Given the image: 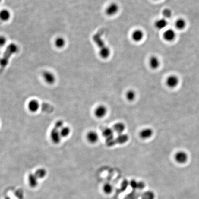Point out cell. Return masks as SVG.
Returning <instances> with one entry per match:
<instances>
[{
	"instance_id": "1",
	"label": "cell",
	"mask_w": 199,
	"mask_h": 199,
	"mask_svg": "<svg viewBox=\"0 0 199 199\" xmlns=\"http://www.w3.org/2000/svg\"><path fill=\"white\" fill-rule=\"evenodd\" d=\"M18 50L19 48L15 43H10L8 45L6 48L3 56L0 59V65L3 68L6 67L8 63L10 57L14 54L18 52Z\"/></svg>"
},
{
	"instance_id": "2",
	"label": "cell",
	"mask_w": 199,
	"mask_h": 199,
	"mask_svg": "<svg viewBox=\"0 0 199 199\" xmlns=\"http://www.w3.org/2000/svg\"><path fill=\"white\" fill-rule=\"evenodd\" d=\"M120 9L119 5L116 2L110 3L105 9V13L108 16L112 17L116 15L118 13Z\"/></svg>"
},
{
	"instance_id": "3",
	"label": "cell",
	"mask_w": 199,
	"mask_h": 199,
	"mask_svg": "<svg viewBox=\"0 0 199 199\" xmlns=\"http://www.w3.org/2000/svg\"><path fill=\"white\" fill-rule=\"evenodd\" d=\"M108 110L106 106L104 105H100L96 107L94 110V115L98 118H104L107 113Z\"/></svg>"
},
{
	"instance_id": "4",
	"label": "cell",
	"mask_w": 199,
	"mask_h": 199,
	"mask_svg": "<svg viewBox=\"0 0 199 199\" xmlns=\"http://www.w3.org/2000/svg\"><path fill=\"white\" fill-rule=\"evenodd\" d=\"M179 79L178 77L175 75H171L166 78V84L169 88L174 89L178 85Z\"/></svg>"
},
{
	"instance_id": "5",
	"label": "cell",
	"mask_w": 199,
	"mask_h": 199,
	"mask_svg": "<svg viewBox=\"0 0 199 199\" xmlns=\"http://www.w3.org/2000/svg\"><path fill=\"white\" fill-rule=\"evenodd\" d=\"M174 158L176 162L178 164H185L188 160V155L184 151H179L176 153L174 156Z\"/></svg>"
},
{
	"instance_id": "6",
	"label": "cell",
	"mask_w": 199,
	"mask_h": 199,
	"mask_svg": "<svg viewBox=\"0 0 199 199\" xmlns=\"http://www.w3.org/2000/svg\"><path fill=\"white\" fill-rule=\"evenodd\" d=\"M163 36V38L166 41L169 42H172L176 38V32L172 29H168L164 31Z\"/></svg>"
},
{
	"instance_id": "7",
	"label": "cell",
	"mask_w": 199,
	"mask_h": 199,
	"mask_svg": "<svg viewBox=\"0 0 199 199\" xmlns=\"http://www.w3.org/2000/svg\"><path fill=\"white\" fill-rule=\"evenodd\" d=\"M144 33L141 29H136L133 31L131 36L132 40L136 43L140 42L144 39Z\"/></svg>"
},
{
	"instance_id": "8",
	"label": "cell",
	"mask_w": 199,
	"mask_h": 199,
	"mask_svg": "<svg viewBox=\"0 0 199 199\" xmlns=\"http://www.w3.org/2000/svg\"><path fill=\"white\" fill-rule=\"evenodd\" d=\"M153 130L150 128H146L141 130L139 132V137L143 140H147L151 138L153 136Z\"/></svg>"
},
{
	"instance_id": "9",
	"label": "cell",
	"mask_w": 199,
	"mask_h": 199,
	"mask_svg": "<svg viewBox=\"0 0 199 199\" xmlns=\"http://www.w3.org/2000/svg\"><path fill=\"white\" fill-rule=\"evenodd\" d=\"M50 138L55 144H58L61 142L62 137L60 134V131L54 127L50 132Z\"/></svg>"
},
{
	"instance_id": "10",
	"label": "cell",
	"mask_w": 199,
	"mask_h": 199,
	"mask_svg": "<svg viewBox=\"0 0 199 199\" xmlns=\"http://www.w3.org/2000/svg\"><path fill=\"white\" fill-rule=\"evenodd\" d=\"M86 139L90 144H95L98 141L99 137L97 132L94 131H90L87 133Z\"/></svg>"
},
{
	"instance_id": "11",
	"label": "cell",
	"mask_w": 199,
	"mask_h": 199,
	"mask_svg": "<svg viewBox=\"0 0 199 199\" xmlns=\"http://www.w3.org/2000/svg\"><path fill=\"white\" fill-rule=\"evenodd\" d=\"M43 77L45 82L48 84H52L55 83L56 77L54 73L49 71H45L43 74Z\"/></svg>"
},
{
	"instance_id": "12",
	"label": "cell",
	"mask_w": 199,
	"mask_h": 199,
	"mask_svg": "<svg viewBox=\"0 0 199 199\" xmlns=\"http://www.w3.org/2000/svg\"><path fill=\"white\" fill-rule=\"evenodd\" d=\"M129 185L133 190H142L145 187V184L143 181H137L132 179L129 182Z\"/></svg>"
},
{
	"instance_id": "13",
	"label": "cell",
	"mask_w": 199,
	"mask_h": 199,
	"mask_svg": "<svg viewBox=\"0 0 199 199\" xmlns=\"http://www.w3.org/2000/svg\"><path fill=\"white\" fill-rule=\"evenodd\" d=\"M34 173H30L28 177V182L29 185L32 188H35L38 186L39 181Z\"/></svg>"
},
{
	"instance_id": "14",
	"label": "cell",
	"mask_w": 199,
	"mask_h": 199,
	"mask_svg": "<svg viewBox=\"0 0 199 199\" xmlns=\"http://www.w3.org/2000/svg\"><path fill=\"white\" fill-rule=\"evenodd\" d=\"M168 25L167 20L164 18L157 20L154 23V27L159 30L164 29Z\"/></svg>"
},
{
	"instance_id": "15",
	"label": "cell",
	"mask_w": 199,
	"mask_h": 199,
	"mask_svg": "<svg viewBox=\"0 0 199 199\" xmlns=\"http://www.w3.org/2000/svg\"><path fill=\"white\" fill-rule=\"evenodd\" d=\"M111 49L109 47L104 45L100 48L99 55L103 59H106L109 57L111 55Z\"/></svg>"
},
{
	"instance_id": "16",
	"label": "cell",
	"mask_w": 199,
	"mask_h": 199,
	"mask_svg": "<svg viewBox=\"0 0 199 199\" xmlns=\"http://www.w3.org/2000/svg\"><path fill=\"white\" fill-rule=\"evenodd\" d=\"M160 61L158 58L155 56H153L149 60V65L151 68L156 70L158 68L160 65Z\"/></svg>"
},
{
	"instance_id": "17",
	"label": "cell",
	"mask_w": 199,
	"mask_h": 199,
	"mask_svg": "<svg viewBox=\"0 0 199 199\" xmlns=\"http://www.w3.org/2000/svg\"><path fill=\"white\" fill-rule=\"evenodd\" d=\"M112 129H113L114 133L119 135L124 133L126 129V126L124 123L122 122H118L113 125Z\"/></svg>"
},
{
	"instance_id": "18",
	"label": "cell",
	"mask_w": 199,
	"mask_h": 199,
	"mask_svg": "<svg viewBox=\"0 0 199 199\" xmlns=\"http://www.w3.org/2000/svg\"><path fill=\"white\" fill-rule=\"evenodd\" d=\"M129 139V137L127 134L125 133L118 135V137L115 138L116 143L119 144H126Z\"/></svg>"
},
{
	"instance_id": "19",
	"label": "cell",
	"mask_w": 199,
	"mask_h": 199,
	"mask_svg": "<svg viewBox=\"0 0 199 199\" xmlns=\"http://www.w3.org/2000/svg\"><path fill=\"white\" fill-rule=\"evenodd\" d=\"M11 13L9 10L3 9L0 11V20L3 21H7L10 19Z\"/></svg>"
},
{
	"instance_id": "20",
	"label": "cell",
	"mask_w": 199,
	"mask_h": 199,
	"mask_svg": "<svg viewBox=\"0 0 199 199\" xmlns=\"http://www.w3.org/2000/svg\"><path fill=\"white\" fill-rule=\"evenodd\" d=\"M29 109L32 112H36L38 110L39 107V103L36 100H33L29 103L28 105Z\"/></svg>"
},
{
	"instance_id": "21",
	"label": "cell",
	"mask_w": 199,
	"mask_h": 199,
	"mask_svg": "<svg viewBox=\"0 0 199 199\" xmlns=\"http://www.w3.org/2000/svg\"><path fill=\"white\" fill-rule=\"evenodd\" d=\"M175 26L177 29L178 30H182L185 29L186 27V22L184 19L179 18L175 22Z\"/></svg>"
},
{
	"instance_id": "22",
	"label": "cell",
	"mask_w": 199,
	"mask_h": 199,
	"mask_svg": "<svg viewBox=\"0 0 199 199\" xmlns=\"http://www.w3.org/2000/svg\"><path fill=\"white\" fill-rule=\"evenodd\" d=\"M114 133V132L113 129L112 128H106L103 130L102 135L103 137L105 138L107 140L114 137H113Z\"/></svg>"
},
{
	"instance_id": "23",
	"label": "cell",
	"mask_w": 199,
	"mask_h": 199,
	"mask_svg": "<svg viewBox=\"0 0 199 199\" xmlns=\"http://www.w3.org/2000/svg\"><path fill=\"white\" fill-rule=\"evenodd\" d=\"M55 44L56 48L62 49L66 44V41L63 37H58L55 40Z\"/></svg>"
},
{
	"instance_id": "24",
	"label": "cell",
	"mask_w": 199,
	"mask_h": 199,
	"mask_svg": "<svg viewBox=\"0 0 199 199\" xmlns=\"http://www.w3.org/2000/svg\"><path fill=\"white\" fill-rule=\"evenodd\" d=\"M34 174L38 179H42L46 177L47 172L45 169L41 168L36 170Z\"/></svg>"
},
{
	"instance_id": "25",
	"label": "cell",
	"mask_w": 199,
	"mask_h": 199,
	"mask_svg": "<svg viewBox=\"0 0 199 199\" xmlns=\"http://www.w3.org/2000/svg\"><path fill=\"white\" fill-rule=\"evenodd\" d=\"M136 93L134 90H128L125 94L126 99L129 102H131L134 101L136 98Z\"/></svg>"
},
{
	"instance_id": "26",
	"label": "cell",
	"mask_w": 199,
	"mask_h": 199,
	"mask_svg": "<svg viewBox=\"0 0 199 199\" xmlns=\"http://www.w3.org/2000/svg\"><path fill=\"white\" fill-rule=\"evenodd\" d=\"M59 131H60V134H61L62 138L67 137H68L71 132L70 128L68 126H64Z\"/></svg>"
},
{
	"instance_id": "27",
	"label": "cell",
	"mask_w": 199,
	"mask_h": 199,
	"mask_svg": "<svg viewBox=\"0 0 199 199\" xmlns=\"http://www.w3.org/2000/svg\"><path fill=\"white\" fill-rule=\"evenodd\" d=\"M141 197V199H155V194L152 191L148 190L144 192Z\"/></svg>"
},
{
	"instance_id": "28",
	"label": "cell",
	"mask_w": 199,
	"mask_h": 199,
	"mask_svg": "<svg viewBox=\"0 0 199 199\" xmlns=\"http://www.w3.org/2000/svg\"><path fill=\"white\" fill-rule=\"evenodd\" d=\"M103 191L106 194H109L112 193L113 188L112 185L109 183H106L103 186Z\"/></svg>"
},
{
	"instance_id": "29",
	"label": "cell",
	"mask_w": 199,
	"mask_h": 199,
	"mask_svg": "<svg viewBox=\"0 0 199 199\" xmlns=\"http://www.w3.org/2000/svg\"><path fill=\"white\" fill-rule=\"evenodd\" d=\"M172 10L169 8H165L162 12L163 18L166 20L170 19L172 16Z\"/></svg>"
},
{
	"instance_id": "30",
	"label": "cell",
	"mask_w": 199,
	"mask_h": 199,
	"mask_svg": "<svg viewBox=\"0 0 199 199\" xmlns=\"http://www.w3.org/2000/svg\"><path fill=\"white\" fill-rule=\"evenodd\" d=\"M117 143H116V140L114 137L106 140V145L109 147L113 146L115 145Z\"/></svg>"
},
{
	"instance_id": "31",
	"label": "cell",
	"mask_w": 199,
	"mask_h": 199,
	"mask_svg": "<svg viewBox=\"0 0 199 199\" xmlns=\"http://www.w3.org/2000/svg\"><path fill=\"white\" fill-rule=\"evenodd\" d=\"M64 126V125L63 121L61 120H58L56 121V123H55V128L58 130H60V129H62L63 126Z\"/></svg>"
},
{
	"instance_id": "32",
	"label": "cell",
	"mask_w": 199,
	"mask_h": 199,
	"mask_svg": "<svg viewBox=\"0 0 199 199\" xmlns=\"http://www.w3.org/2000/svg\"><path fill=\"white\" fill-rule=\"evenodd\" d=\"M129 186V182L127 180H124L122 182L121 185V190L122 191H125L127 189V188Z\"/></svg>"
},
{
	"instance_id": "33",
	"label": "cell",
	"mask_w": 199,
	"mask_h": 199,
	"mask_svg": "<svg viewBox=\"0 0 199 199\" xmlns=\"http://www.w3.org/2000/svg\"><path fill=\"white\" fill-rule=\"evenodd\" d=\"M7 38L3 36H0V47L4 46L7 43Z\"/></svg>"
},
{
	"instance_id": "34",
	"label": "cell",
	"mask_w": 199,
	"mask_h": 199,
	"mask_svg": "<svg viewBox=\"0 0 199 199\" xmlns=\"http://www.w3.org/2000/svg\"><path fill=\"white\" fill-rule=\"evenodd\" d=\"M5 199H11V198H9V197H6Z\"/></svg>"
},
{
	"instance_id": "35",
	"label": "cell",
	"mask_w": 199,
	"mask_h": 199,
	"mask_svg": "<svg viewBox=\"0 0 199 199\" xmlns=\"http://www.w3.org/2000/svg\"><path fill=\"white\" fill-rule=\"evenodd\" d=\"M2 1V0H0V2Z\"/></svg>"
},
{
	"instance_id": "36",
	"label": "cell",
	"mask_w": 199,
	"mask_h": 199,
	"mask_svg": "<svg viewBox=\"0 0 199 199\" xmlns=\"http://www.w3.org/2000/svg\"><path fill=\"white\" fill-rule=\"evenodd\" d=\"M155 1H159V0H155Z\"/></svg>"
}]
</instances>
